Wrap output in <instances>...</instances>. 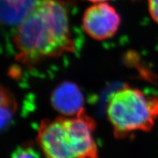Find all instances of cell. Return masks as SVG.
<instances>
[{
  "label": "cell",
  "mask_w": 158,
  "mask_h": 158,
  "mask_svg": "<svg viewBox=\"0 0 158 158\" xmlns=\"http://www.w3.org/2000/svg\"><path fill=\"white\" fill-rule=\"evenodd\" d=\"M16 60L31 67L47 59L73 52L68 10L62 0H37L13 37Z\"/></svg>",
  "instance_id": "cell-1"
},
{
  "label": "cell",
  "mask_w": 158,
  "mask_h": 158,
  "mask_svg": "<svg viewBox=\"0 0 158 158\" xmlns=\"http://www.w3.org/2000/svg\"><path fill=\"white\" fill-rule=\"evenodd\" d=\"M95 122L84 108L74 116L43 119L37 143L45 158H98Z\"/></svg>",
  "instance_id": "cell-2"
},
{
  "label": "cell",
  "mask_w": 158,
  "mask_h": 158,
  "mask_svg": "<svg viewBox=\"0 0 158 158\" xmlns=\"http://www.w3.org/2000/svg\"><path fill=\"white\" fill-rule=\"evenodd\" d=\"M106 114L117 138L136 131L149 132L158 118V97L124 86L110 95Z\"/></svg>",
  "instance_id": "cell-3"
},
{
  "label": "cell",
  "mask_w": 158,
  "mask_h": 158,
  "mask_svg": "<svg viewBox=\"0 0 158 158\" xmlns=\"http://www.w3.org/2000/svg\"><path fill=\"white\" fill-rule=\"evenodd\" d=\"M121 18L115 9L106 2L95 3L88 7L82 18L85 32L96 40H104L116 34Z\"/></svg>",
  "instance_id": "cell-4"
},
{
  "label": "cell",
  "mask_w": 158,
  "mask_h": 158,
  "mask_svg": "<svg viewBox=\"0 0 158 158\" xmlns=\"http://www.w3.org/2000/svg\"><path fill=\"white\" fill-rule=\"evenodd\" d=\"M53 108L62 116H74L84 109V97L80 89L73 82L60 84L51 97Z\"/></svg>",
  "instance_id": "cell-5"
},
{
  "label": "cell",
  "mask_w": 158,
  "mask_h": 158,
  "mask_svg": "<svg viewBox=\"0 0 158 158\" xmlns=\"http://www.w3.org/2000/svg\"><path fill=\"white\" fill-rule=\"evenodd\" d=\"M37 0H1L0 15L7 25L19 24L33 8Z\"/></svg>",
  "instance_id": "cell-6"
},
{
  "label": "cell",
  "mask_w": 158,
  "mask_h": 158,
  "mask_svg": "<svg viewBox=\"0 0 158 158\" xmlns=\"http://www.w3.org/2000/svg\"><path fill=\"white\" fill-rule=\"evenodd\" d=\"M17 109V103L7 89L1 88V128L4 130L8 126Z\"/></svg>",
  "instance_id": "cell-7"
},
{
  "label": "cell",
  "mask_w": 158,
  "mask_h": 158,
  "mask_svg": "<svg viewBox=\"0 0 158 158\" xmlns=\"http://www.w3.org/2000/svg\"><path fill=\"white\" fill-rule=\"evenodd\" d=\"M11 158H40V157L32 146L27 144L17 148Z\"/></svg>",
  "instance_id": "cell-8"
},
{
  "label": "cell",
  "mask_w": 158,
  "mask_h": 158,
  "mask_svg": "<svg viewBox=\"0 0 158 158\" xmlns=\"http://www.w3.org/2000/svg\"><path fill=\"white\" fill-rule=\"evenodd\" d=\"M148 5L151 17L156 23H158V0H149Z\"/></svg>",
  "instance_id": "cell-9"
},
{
  "label": "cell",
  "mask_w": 158,
  "mask_h": 158,
  "mask_svg": "<svg viewBox=\"0 0 158 158\" xmlns=\"http://www.w3.org/2000/svg\"><path fill=\"white\" fill-rule=\"evenodd\" d=\"M87 1L92 2H94V3H100V2H105L108 1V0H87Z\"/></svg>",
  "instance_id": "cell-10"
}]
</instances>
